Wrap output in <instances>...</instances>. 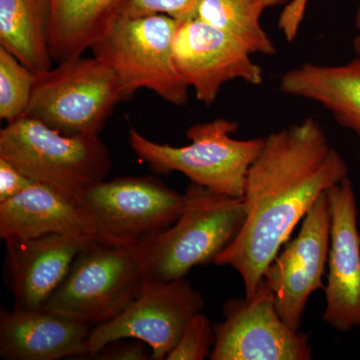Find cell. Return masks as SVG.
I'll list each match as a JSON object with an SVG mask.
<instances>
[{
    "mask_svg": "<svg viewBox=\"0 0 360 360\" xmlns=\"http://www.w3.org/2000/svg\"><path fill=\"white\" fill-rule=\"evenodd\" d=\"M33 182L13 163L0 158V202L18 195Z\"/></svg>",
    "mask_w": 360,
    "mask_h": 360,
    "instance_id": "d4e9b609",
    "label": "cell"
},
{
    "mask_svg": "<svg viewBox=\"0 0 360 360\" xmlns=\"http://www.w3.org/2000/svg\"><path fill=\"white\" fill-rule=\"evenodd\" d=\"M37 77L0 47V118L6 124L25 115Z\"/></svg>",
    "mask_w": 360,
    "mask_h": 360,
    "instance_id": "44dd1931",
    "label": "cell"
},
{
    "mask_svg": "<svg viewBox=\"0 0 360 360\" xmlns=\"http://www.w3.org/2000/svg\"><path fill=\"white\" fill-rule=\"evenodd\" d=\"M186 194V206L179 219L146 243L144 278H184L194 267L214 262L243 227V198L194 184H189Z\"/></svg>",
    "mask_w": 360,
    "mask_h": 360,
    "instance_id": "277c9868",
    "label": "cell"
},
{
    "mask_svg": "<svg viewBox=\"0 0 360 360\" xmlns=\"http://www.w3.org/2000/svg\"><path fill=\"white\" fill-rule=\"evenodd\" d=\"M347 177V161L314 118L271 132L246 177L243 227L214 264L236 270L250 297L298 222Z\"/></svg>",
    "mask_w": 360,
    "mask_h": 360,
    "instance_id": "6da1fadb",
    "label": "cell"
},
{
    "mask_svg": "<svg viewBox=\"0 0 360 360\" xmlns=\"http://www.w3.org/2000/svg\"><path fill=\"white\" fill-rule=\"evenodd\" d=\"M291 0H198L193 16L229 32L252 54L272 56L276 49L262 25L267 9Z\"/></svg>",
    "mask_w": 360,
    "mask_h": 360,
    "instance_id": "ffe728a7",
    "label": "cell"
},
{
    "mask_svg": "<svg viewBox=\"0 0 360 360\" xmlns=\"http://www.w3.org/2000/svg\"><path fill=\"white\" fill-rule=\"evenodd\" d=\"M238 123L225 118L198 123L186 130L191 143L160 144L132 129L129 146L155 174L180 172L191 184L214 193L243 198L250 168L264 146L265 137L236 139Z\"/></svg>",
    "mask_w": 360,
    "mask_h": 360,
    "instance_id": "7a4b0ae2",
    "label": "cell"
},
{
    "mask_svg": "<svg viewBox=\"0 0 360 360\" xmlns=\"http://www.w3.org/2000/svg\"><path fill=\"white\" fill-rule=\"evenodd\" d=\"M177 21L165 14L118 16L91 45L94 58L115 71L122 101L141 89L151 90L176 106L188 101L189 87L175 68L174 39Z\"/></svg>",
    "mask_w": 360,
    "mask_h": 360,
    "instance_id": "8992f818",
    "label": "cell"
},
{
    "mask_svg": "<svg viewBox=\"0 0 360 360\" xmlns=\"http://www.w3.org/2000/svg\"><path fill=\"white\" fill-rule=\"evenodd\" d=\"M94 326L40 309L0 310V355L11 360L84 356Z\"/></svg>",
    "mask_w": 360,
    "mask_h": 360,
    "instance_id": "2e32d148",
    "label": "cell"
},
{
    "mask_svg": "<svg viewBox=\"0 0 360 360\" xmlns=\"http://www.w3.org/2000/svg\"><path fill=\"white\" fill-rule=\"evenodd\" d=\"M331 210L328 191L322 193L303 219L302 229L272 260L264 274L276 296L278 314L300 330L312 293L323 288L328 262Z\"/></svg>",
    "mask_w": 360,
    "mask_h": 360,
    "instance_id": "7c38bea8",
    "label": "cell"
},
{
    "mask_svg": "<svg viewBox=\"0 0 360 360\" xmlns=\"http://www.w3.org/2000/svg\"><path fill=\"white\" fill-rule=\"evenodd\" d=\"M359 6H360V4H359Z\"/></svg>",
    "mask_w": 360,
    "mask_h": 360,
    "instance_id": "83f0119b",
    "label": "cell"
},
{
    "mask_svg": "<svg viewBox=\"0 0 360 360\" xmlns=\"http://www.w3.org/2000/svg\"><path fill=\"white\" fill-rule=\"evenodd\" d=\"M120 101L115 71L82 56L37 75L25 116L70 136H99Z\"/></svg>",
    "mask_w": 360,
    "mask_h": 360,
    "instance_id": "52a82bcc",
    "label": "cell"
},
{
    "mask_svg": "<svg viewBox=\"0 0 360 360\" xmlns=\"http://www.w3.org/2000/svg\"><path fill=\"white\" fill-rule=\"evenodd\" d=\"M120 340L108 343L90 359L101 360H148L146 343L136 340Z\"/></svg>",
    "mask_w": 360,
    "mask_h": 360,
    "instance_id": "cb8c5ba5",
    "label": "cell"
},
{
    "mask_svg": "<svg viewBox=\"0 0 360 360\" xmlns=\"http://www.w3.org/2000/svg\"><path fill=\"white\" fill-rule=\"evenodd\" d=\"M96 241L103 243L94 236L68 234L6 241L14 307L42 309L65 281L77 255Z\"/></svg>",
    "mask_w": 360,
    "mask_h": 360,
    "instance_id": "5bb4252c",
    "label": "cell"
},
{
    "mask_svg": "<svg viewBox=\"0 0 360 360\" xmlns=\"http://www.w3.org/2000/svg\"><path fill=\"white\" fill-rule=\"evenodd\" d=\"M127 0H49V49L63 63L82 56L108 32Z\"/></svg>",
    "mask_w": 360,
    "mask_h": 360,
    "instance_id": "ac0fdd59",
    "label": "cell"
},
{
    "mask_svg": "<svg viewBox=\"0 0 360 360\" xmlns=\"http://www.w3.org/2000/svg\"><path fill=\"white\" fill-rule=\"evenodd\" d=\"M331 210L330 246L323 319L348 333L360 328V234L357 205L349 177L328 191Z\"/></svg>",
    "mask_w": 360,
    "mask_h": 360,
    "instance_id": "4fadbf2b",
    "label": "cell"
},
{
    "mask_svg": "<svg viewBox=\"0 0 360 360\" xmlns=\"http://www.w3.org/2000/svg\"><path fill=\"white\" fill-rule=\"evenodd\" d=\"M47 234L89 236L111 245L84 206L47 184L33 182L0 202V238L4 243Z\"/></svg>",
    "mask_w": 360,
    "mask_h": 360,
    "instance_id": "9a60e30c",
    "label": "cell"
},
{
    "mask_svg": "<svg viewBox=\"0 0 360 360\" xmlns=\"http://www.w3.org/2000/svg\"><path fill=\"white\" fill-rule=\"evenodd\" d=\"M215 342L212 322L202 312L189 321L176 347L165 360H202L210 356Z\"/></svg>",
    "mask_w": 360,
    "mask_h": 360,
    "instance_id": "7402d4cb",
    "label": "cell"
},
{
    "mask_svg": "<svg viewBox=\"0 0 360 360\" xmlns=\"http://www.w3.org/2000/svg\"><path fill=\"white\" fill-rule=\"evenodd\" d=\"M0 158L79 205L84 191L105 179L111 167L101 136L65 135L30 116L1 129Z\"/></svg>",
    "mask_w": 360,
    "mask_h": 360,
    "instance_id": "5b68a950",
    "label": "cell"
},
{
    "mask_svg": "<svg viewBox=\"0 0 360 360\" xmlns=\"http://www.w3.org/2000/svg\"><path fill=\"white\" fill-rule=\"evenodd\" d=\"M146 243H91L42 309L94 328L112 321L141 293Z\"/></svg>",
    "mask_w": 360,
    "mask_h": 360,
    "instance_id": "3957f363",
    "label": "cell"
},
{
    "mask_svg": "<svg viewBox=\"0 0 360 360\" xmlns=\"http://www.w3.org/2000/svg\"><path fill=\"white\" fill-rule=\"evenodd\" d=\"M279 89L321 104L360 139V58L340 65L303 63L283 73Z\"/></svg>",
    "mask_w": 360,
    "mask_h": 360,
    "instance_id": "e0dca14e",
    "label": "cell"
},
{
    "mask_svg": "<svg viewBox=\"0 0 360 360\" xmlns=\"http://www.w3.org/2000/svg\"><path fill=\"white\" fill-rule=\"evenodd\" d=\"M252 53L229 32L200 18L177 21L174 39L175 68L196 99L210 106L227 82L262 84L264 72Z\"/></svg>",
    "mask_w": 360,
    "mask_h": 360,
    "instance_id": "8fae6325",
    "label": "cell"
},
{
    "mask_svg": "<svg viewBox=\"0 0 360 360\" xmlns=\"http://www.w3.org/2000/svg\"><path fill=\"white\" fill-rule=\"evenodd\" d=\"M187 203L153 177H120L97 182L82 194L90 213L111 245H135L155 238L179 219Z\"/></svg>",
    "mask_w": 360,
    "mask_h": 360,
    "instance_id": "9c48e42d",
    "label": "cell"
},
{
    "mask_svg": "<svg viewBox=\"0 0 360 360\" xmlns=\"http://www.w3.org/2000/svg\"><path fill=\"white\" fill-rule=\"evenodd\" d=\"M307 1L309 0H292V6L298 11H304L307 8Z\"/></svg>",
    "mask_w": 360,
    "mask_h": 360,
    "instance_id": "4316f807",
    "label": "cell"
},
{
    "mask_svg": "<svg viewBox=\"0 0 360 360\" xmlns=\"http://www.w3.org/2000/svg\"><path fill=\"white\" fill-rule=\"evenodd\" d=\"M49 0H0V47L35 75L51 70Z\"/></svg>",
    "mask_w": 360,
    "mask_h": 360,
    "instance_id": "d6986e66",
    "label": "cell"
},
{
    "mask_svg": "<svg viewBox=\"0 0 360 360\" xmlns=\"http://www.w3.org/2000/svg\"><path fill=\"white\" fill-rule=\"evenodd\" d=\"M354 49L357 58H360V6L355 14V35L354 37Z\"/></svg>",
    "mask_w": 360,
    "mask_h": 360,
    "instance_id": "484cf974",
    "label": "cell"
},
{
    "mask_svg": "<svg viewBox=\"0 0 360 360\" xmlns=\"http://www.w3.org/2000/svg\"><path fill=\"white\" fill-rule=\"evenodd\" d=\"M203 305V296L186 277L170 281L144 278L141 293L122 314L92 328L84 356L113 341L136 340L148 345L151 359H167Z\"/></svg>",
    "mask_w": 360,
    "mask_h": 360,
    "instance_id": "ba28073f",
    "label": "cell"
},
{
    "mask_svg": "<svg viewBox=\"0 0 360 360\" xmlns=\"http://www.w3.org/2000/svg\"><path fill=\"white\" fill-rule=\"evenodd\" d=\"M224 321L213 326L212 360H309V336L290 328L277 310L276 296L264 279L250 297L231 298Z\"/></svg>",
    "mask_w": 360,
    "mask_h": 360,
    "instance_id": "30bf717a",
    "label": "cell"
},
{
    "mask_svg": "<svg viewBox=\"0 0 360 360\" xmlns=\"http://www.w3.org/2000/svg\"><path fill=\"white\" fill-rule=\"evenodd\" d=\"M198 0H127L120 16H139L165 14L176 21L188 20L193 16Z\"/></svg>",
    "mask_w": 360,
    "mask_h": 360,
    "instance_id": "603a6c76",
    "label": "cell"
}]
</instances>
